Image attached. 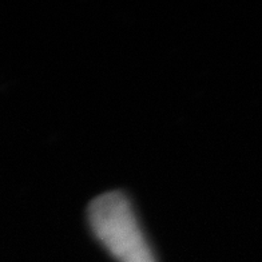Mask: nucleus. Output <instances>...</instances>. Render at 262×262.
Wrapping results in <instances>:
<instances>
[{
    "label": "nucleus",
    "mask_w": 262,
    "mask_h": 262,
    "mask_svg": "<svg viewBox=\"0 0 262 262\" xmlns=\"http://www.w3.org/2000/svg\"><path fill=\"white\" fill-rule=\"evenodd\" d=\"M94 237L117 262H158L127 195L107 191L89 205Z\"/></svg>",
    "instance_id": "1"
}]
</instances>
